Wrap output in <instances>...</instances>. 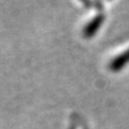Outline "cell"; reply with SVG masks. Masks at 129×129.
I'll use <instances>...</instances> for the list:
<instances>
[{"label":"cell","instance_id":"2","mask_svg":"<svg viewBox=\"0 0 129 129\" xmlns=\"http://www.w3.org/2000/svg\"><path fill=\"white\" fill-rule=\"evenodd\" d=\"M128 62H129V49L127 51L122 52L120 56L112 59L111 62H110V69L114 70V71L120 70V69L122 68L123 66H126Z\"/></svg>","mask_w":129,"mask_h":129},{"label":"cell","instance_id":"1","mask_svg":"<svg viewBox=\"0 0 129 129\" xmlns=\"http://www.w3.org/2000/svg\"><path fill=\"white\" fill-rule=\"evenodd\" d=\"M103 19H104V16L99 15V16H96L93 20H91V22L86 25V27L84 28L85 38H92V35H93V34L95 33L99 28H100L101 24L103 23Z\"/></svg>","mask_w":129,"mask_h":129}]
</instances>
